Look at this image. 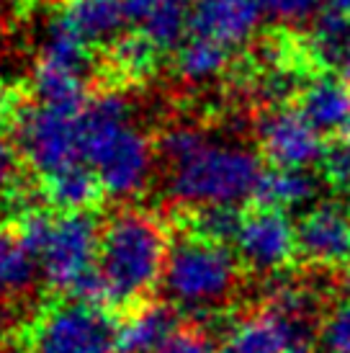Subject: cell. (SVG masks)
<instances>
[{
  "instance_id": "cell-1",
  "label": "cell",
  "mask_w": 350,
  "mask_h": 353,
  "mask_svg": "<svg viewBox=\"0 0 350 353\" xmlns=\"http://www.w3.org/2000/svg\"><path fill=\"white\" fill-rule=\"evenodd\" d=\"M157 152L167 165V194L191 209L237 206L245 199H255L265 173L253 150L214 142L194 124L167 127Z\"/></svg>"
},
{
  "instance_id": "cell-2",
  "label": "cell",
  "mask_w": 350,
  "mask_h": 353,
  "mask_svg": "<svg viewBox=\"0 0 350 353\" xmlns=\"http://www.w3.org/2000/svg\"><path fill=\"white\" fill-rule=\"evenodd\" d=\"M83 160L116 201L136 199L152 181L155 148L136 127L134 111L121 93H101L80 108Z\"/></svg>"
},
{
  "instance_id": "cell-3",
  "label": "cell",
  "mask_w": 350,
  "mask_h": 353,
  "mask_svg": "<svg viewBox=\"0 0 350 353\" xmlns=\"http://www.w3.org/2000/svg\"><path fill=\"white\" fill-rule=\"evenodd\" d=\"M167 255V235L163 222L150 212L127 206L108 219L101 232L98 274L108 292V302L129 304L145 299L163 284Z\"/></svg>"
},
{
  "instance_id": "cell-4",
  "label": "cell",
  "mask_w": 350,
  "mask_h": 353,
  "mask_svg": "<svg viewBox=\"0 0 350 353\" xmlns=\"http://www.w3.org/2000/svg\"><path fill=\"white\" fill-rule=\"evenodd\" d=\"M240 276V261L227 245L185 235L170 245L163 289L181 310L212 312L232 299Z\"/></svg>"
},
{
  "instance_id": "cell-5",
  "label": "cell",
  "mask_w": 350,
  "mask_h": 353,
  "mask_svg": "<svg viewBox=\"0 0 350 353\" xmlns=\"http://www.w3.org/2000/svg\"><path fill=\"white\" fill-rule=\"evenodd\" d=\"M103 227L90 212H68L52 219L44 243L37 250L39 274L52 289H72L98 271Z\"/></svg>"
},
{
  "instance_id": "cell-6",
  "label": "cell",
  "mask_w": 350,
  "mask_h": 353,
  "mask_svg": "<svg viewBox=\"0 0 350 353\" xmlns=\"http://www.w3.org/2000/svg\"><path fill=\"white\" fill-rule=\"evenodd\" d=\"M16 137L23 160L44 181L85 163L80 142V108L37 103L21 111Z\"/></svg>"
},
{
  "instance_id": "cell-7",
  "label": "cell",
  "mask_w": 350,
  "mask_h": 353,
  "mask_svg": "<svg viewBox=\"0 0 350 353\" xmlns=\"http://www.w3.org/2000/svg\"><path fill=\"white\" fill-rule=\"evenodd\" d=\"M116 343L114 314L78 299L49 307L31 330V353H116Z\"/></svg>"
},
{
  "instance_id": "cell-8",
  "label": "cell",
  "mask_w": 350,
  "mask_h": 353,
  "mask_svg": "<svg viewBox=\"0 0 350 353\" xmlns=\"http://www.w3.org/2000/svg\"><path fill=\"white\" fill-rule=\"evenodd\" d=\"M31 85L37 101L44 106H85L88 47L57 19L49 21L44 29Z\"/></svg>"
},
{
  "instance_id": "cell-9",
  "label": "cell",
  "mask_w": 350,
  "mask_h": 353,
  "mask_svg": "<svg viewBox=\"0 0 350 353\" xmlns=\"http://www.w3.org/2000/svg\"><path fill=\"white\" fill-rule=\"evenodd\" d=\"M258 139L262 155L276 168H299L307 170L314 163L325 160L322 132L314 129L299 108H273L258 121Z\"/></svg>"
},
{
  "instance_id": "cell-10",
  "label": "cell",
  "mask_w": 350,
  "mask_h": 353,
  "mask_svg": "<svg viewBox=\"0 0 350 353\" xmlns=\"http://www.w3.org/2000/svg\"><path fill=\"white\" fill-rule=\"evenodd\" d=\"M237 253L250 271L258 274H276L296 258V227L286 212L258 206L255 212L245 214L240 235H237Z\"/></svg>"
},
{
  "instance_id": "cell-11",
  "label": "cell",
  "mask_w": 350,
  "mask_h": 353,
  "mask_svg": "<svg viewBox=\"0 0 350 353\" xmlns=\"http://www.w3.org/2000/svg\"><path fill=\"white\" fill-rule=\"evenodd\" d=\"M296 253L311 268L350 265V209L340 201L311 206L296 225Z\"/></svg>"
},
{
  "instance_id": "cell-12",
  "label": "cell",
  "mask_w": 350,
  "mask_h": 353,
  "mask_svg": "<svg viewBox=\"0 0 350 353\" xmlns=\"http://www.w3.org/2000/svg\"><path fill=\"white\" fill-rule=\"evenodd\" d=\"M304 325L294 323L268 304L240 317L229 327L227 351L229 353H289L299 341H307Z\"/></svg>"
},
{
  "instance_id": "cell-13",
  "label": "cell",
  "mask_w": 350,
  "mask_h": 353,
  "mask_svg": "<svg viewBox=\"0 0 350 353\" xmlns=\"http://www.w3.org/2000/svg\"><path fill=\"white\" fill-rule=\"evenodd\" d=\"M260 16L253 0H196L191 34L237 50L253 39Z\"/></svg>"
},
{
  "instance_id": "cell-14",
  "label": "cell",
  "mask_w": 350,
  "mask_h": 353,
  "mask_svg": "<svg viewBox=\"0 0 350 353\" xmlns=\"http://www.w3.org/2000/svg\"><path fill=\"white\" fill-rule=\"evenodd\" d=\"M54 19L85 47L114 44L129 21L121 0H62Z\"/></svg>"
},
{
  "instance_id": "cell-15",
  "label": "cell",
  "mask_w": 350,
  "mask_h": 353,
  "mask_svg": "<svg viewBox=\"0 0 350 353\" xmlns=\"http://www.w3.org/2000/svg\"><path fill=\"white\" fill-rule=\"evenodd\" d=\"M178 333L181 323L170 304H145L119 325L116 353H165Z\"/></svg>"
},
{
  "instance_id": "cell-16",
  "label": "cell",
  "mask_w": 350,
  "mask_h": 353,
  "mask_svg": "<svg viewBox=\"0 0 350 353\" xmlns=\"http://www.w3.org/2000/svg\"><path fill=\"white\" fill-rule=\"evenodd\" d=\"M299 111L320 132H345L350 124V83L335 75H320L307 83Z\"/></svg>"
},
{
  "instance_id": "cell-17",
  "label": "cell",
  "mask_w": 350,
  "mask_h": 353,
  "mask_svg": "<svg viewBox=\"0 0 350 353\" xmlns=\"http://www.w3.org/2000/svg\"><path fill=\"white\" fill-rule=\"evenodd\" d=\"M320 194V181L311 176L309 170H299V168H273L265 170L255 191V201L265 209H278V212H289V209H299V206L314 201Z\"/></svg>"
},
{
  "instance_id": "cell-18",
  "label": "cell",
  "mask_w": 350,
  "mask_h": 353,
  "mask_svg": "<svg viewBox=\"0 0 350 353\" xmlns=\"http://www.w3.org/2000/svg\"><path fill=\"white\" fill-rule=\"evenodd\" d=\"M194 6L196 0H157L150 16L139 23V31L157 52H178L191 37Z\"/></svg>"
},
{
  "instance_id": "cell-19",
  "label": "cell",
  "mask_w": 350,
  "mask_h": 353,
  "mask_svg": "<svg viewBox=\"0 0 350 353\" xmlns=\"http://www.w3.org/2000/svg\"><path fill=\"white\" fill-rule=\"evenodd\" d=\"M101 183L93 168L88 163H80L75 168H68L57 176L44 181V196L52 206H57L62 214L68 212H88L101 196Z\"/></svg>"
},
{
  "instance_id": "cell-20",
  "label": "cell",
  "mask_w": 350,
  "mask_h": 353,
  "mask_svg": "<svg viewBox=\"0 0 350 353\" xmlns=\"http://www.w3.org/2000/svg\"><path fill=\"white\" fill-rule=\"evenodd\" d=\"M232 50L224 44L191 34L175 52V70L185 83H209L219 78L229 65Z\"/></svg>"
},
{
  "instance_id": "cell-21",
  "label": "cell",
  "mask_w": 350,
  "mask_h": 353,
  "mask_svg": "<svg viewBox=\"0 0 350 353\" xmlns=\"http://www.w3.org/2000/svg\"><path fill=\"white\" fill-rule=\"evenodd\" d=\"M39 276V263L16 232L0 230V299L19 296Z\"/></svg>"
},
{
  "instance_id": "cell-22",
  "label": "cell",
  "mask_w": 350,
  "mask_h": 353,
  "mask_svg": "<svg viewBox=\"0 0 350 353\" xmlns=\"http://www.w3.org/2000/svg\"><path fill=\"white\" fill-rule=\"evenodd\" d=\"M243 219L245 214L237 206H229V204L201 206V209H194V214L188 219V235L227 245L229 240H237Z\"/></svg>"
},
{
  "instance_id": "cell-23",
  "label": "cell",
  "mask_w": 350,
  "mask_h": 353,
  "mask_svg": "<svg viewBox=\"0 0 350 353\" xmlns=\"http://www.w3.org/2000/svg\"><path fill=\"white\" fill-rule=\"evenodd\" d=\"M111 65L116 70L121 78H134L142 80L155 68V57L157 50L147 41V37L139 31V34H127V37H119L114 44H111Z\"/></svg>"
},
{
  "instance_id": "cell-24",
  "label": "cell",
  "mask_w": 350,
  "mask_h": 353,
  "mask_svg": "<svg viewBox=\"0 0 350 353\" xmlns=\"http://www.w3.org/2000/svg\"><path fill=\"white\" fill-rule=\"evenodd\" d=\"M320 343L327 353H350V299L332 304L322 317Z\"/></svg>"
},
{
  "instance_id": "cell-25",
  "label": "cell",
  "mask_w": 350,
  "mask_h": 353,
  "mask_svg": "<svg viewBox=\"0 0 350 353\" xmlns=\"http://www.w3.org/2000/svg\"><path fill=\"white\" fill-rule=\"evenodd\" d=\"M253 3L265 19L296 26L309 19H317L325 0H253Z\"/></svg>"
},
{
  "instance_id": "cell-26",
  "label": "cell",
  "mask_w": 350,
  "mask_h": 353,
  "mask_svg": "<svg viewBox=\"0 0 350 353\" xmlns=\"http://www.w3.org/2000/svg\"><path fill=\"white\" fill-rule=\"evenodd\" d=\"M325 176L338 191L350 194V139L335 142L325 152Z\"/></svg>"
},
{
  "instance_id": "cell-27",
  "label": "cell",
  "mask_w": 350,
  "mask_h": 353,
  "mask_svg": "<svg viewBox=\"0 0 350 353\" xmlns=\"http://www.w3.org/2000/svg\"><path fill=\"white\" fill-rule=\"evenodd\" d=\"M165 353H219L201 330H181L175 335Z\"/></svg>"
},
{
  "instance_id": "cell-28",
  "label": "cell",
  "mask_w": 350,
  "mask_h": 353,
  "mask_svg": "<svg viewBox=\"0 0 350 353\" xmlns=\"http://www.w3.org/2000/svg\"><path fill=\"white\" fill-rule=\"evenodd\" d=\"M16 173H19V152L0 134V194L13 186Z\"/></svg>"
},
{
  "instance_id": "cell-29",
  "label": "cell",
  "mask_w": 350,
  "mask_h": 353,
  "mask_svg": "<svg viewBox=\"0 0 350 353\" xmlns=\"http://www.w3.org/2000/svg\"><path fill=\"white\" fill-rule=\"evenodd\" d=\"M121 3H124V10H127V19L134 21V23H142L150 16V10L155 8L157 0H121Z\"/></svg>"
},
{
  "instance_id": "cell-30",
  "label": "cell",
  "mask_w": 350,
  "mask_h": 353,
  "mask_svg": "<svg viewBox=\"0 0 350 353\" xmlns=\"http://www.w3.org/2000/svg\"><path fill=\"white\" fill-rule=\"evenodd\" d=\"M322 10H327V13L338 16V19L350 21V0H325Z\"/></svg>"
},
{
  "instance_id": "cell-31",
  "label": "cell",
  "mask_w": 350,
  "mask_h": 353,
  "mask_svg": "<svg viewBox=\"0 0 350 353\" xmlns=\"http://www.w3.org/2000/svg\"><path fill=\"white\" fill-rule=\"evenodd\" d=\"M338 72L345 83H350V31H348V39H345V47L340 52V59H338Z\"/></svg>"
},
{
  "instance_id": "cell-32",
  "label": "cell",
  "mask_w": 350,
  "mask_h": 353,
  "mask_svg": "<svg viewBox=\"0 0 350 353\" xmlns=\"http://www.w3.org/2000/svg\"><path fill=\"white\" fill-rule=\"evenodd\" d=\"M289 353H317V351H314V345H311L309 341H299Z\"/></svg>"
},
{
  "instance_id": "cell-33",
  "label": "cell",
  "mask_w": 350,
  "mask_h": 353,
  "mask_svg": "<svg viewBox=\"0 0 350 353\" xmlns=\"http://www.w3.org/2000/svg\"><path fill=\"white\" fill-rule=\"evenodd\" d=\"M8 106H10V99H8V93H6V88L0 85V117L8 111Z\"/></svg>"
},
{
  "instance_id": "cell-34",
  "label": "cell",
  "mask_w": 350,
  "mask_h": 353,
  "mask_svg": "<svg viewBox=\"0 0 350 353\" xmlns=\"http://www.w3.org/2000/svg\"><path fill=\"white\" fill-rule=\"evenodd\" d=\"M6 327H8V323H6V314H3V310H0V341H3V335H6Z\"/></svg>"
},
{
  "instance_id": "cell-35",
  "label": "cell",
  "mask_w": 350,
  "mask_h": 353,
  "mask_svg": "<svg viewBox=\"0 0 350 353\" xmlns=\"http://www.w3.org/2000/svg\"><path fill=\"white\" fill-rule=\"evenodd\" d=\"M345 284H348V289H350V265H348V271H345Z\"/></svg>"
},
{
  "instance_id": "cell-36",
  "label": "cell",
  "mask_w": 350,
  "mask_h": 353,
  "mask_svg": "<svg viewBox=\"0 0 350 353\" xmlns=\"http://www.w3.org/2000/svg\"><path fill=\"white\" fill-rule=\"evenodd\" d=\"M345 137H348V139H350V124H348V129H345Z\"/></svg>"
},
{
  "instance_id": "cell-37",
  "label": "cell",
  "mask_w": 350,
  "mask_h": 353,
  "mask_svg": "<svg viewBox=\"0 0 350 353\" xmlns=\"http://www.w3.org/2000/svg\"><path fill=\"white\" fill-rule=\"evenodd\" d=\"M3 3H6V0H0V8H3Z\"/></svg>"
}]
</instances>
